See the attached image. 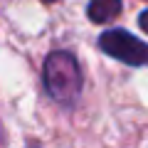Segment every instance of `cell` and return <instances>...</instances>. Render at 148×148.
<instances>
[{
  "label": "cell",
  "mask_w": 148,
  "mask_h": 148,
  "mask_svg": "<svg viewBox=\"0 0 148 148\" xmlns=\"http://www.w3.org/2000/svg\"><path fill=\"white\" fill-rule=\"evenodd\" d=\"M138 27H141V30L148 35V10H143L141 15H138Z\"/></svg>",
  "instance_id": "cell-4"
},
{
  "label": "cell",
  "mask_w": 148,
  "mask_h": 148,
  "mask_svg": "<svg viewBox=\"0 0 148 148\" xmlns=\"http://www.w3.org/2000/svg\"><path fill=\"white\" fill-rule=\"evenodd\" d=\"M42 82L49 99H54L67 109L77 106L82 96V86H84V77H82V67L72 52L67 49L49 52L42 67Z\"/></svg>",
  "instance_id": "cell-1"
},
{
  "label": "cell",
  "mask_w": 148,
  "mask_h": 148,
  "mask_svg": "<svg viewBox=\"0 0 148 148\" xmlns=\"http://www.w3.org/2000/svg\"><path fill=\"white\" fill-rule=\"evenodd\" d=\"M42 3H47V5H49V3H57V0H42Z\"/></svg>",
  "instance_id": "cell-5"
},
{
  "label": "cell",
  "mask_w": 148,
  "mask_h": 148,
  "mask_svg": "<svg viewBox=\"0 0 148 148\" xmlns=\"http://www.w3.org/2000/svg\"><path fill=\"white\" fill-rule=\"evenodd\" d=\"M123 10V0H89L86 5V17L94 25H106L116 20Z\"/></svg>",
  "instance_id": "cell-3"
},
{
  "label": "cell",
  "mask_w": 148,
  "mask_h": 148,
  "mask_svg": "<svg viewBox=\"0 0 148 148\" xmlns=\"http://www.w3.org/2000/svg\"><path fill=\"white\" fill-rule=\"evenodd\" d=\"M96 47L106 54V57L116 59L128 67H148V42H143L141 37L131 35L123 27H111L104 30L96 40Z\"/></svg>",
  "instance_id": "cell-2"
}]
</instances>
